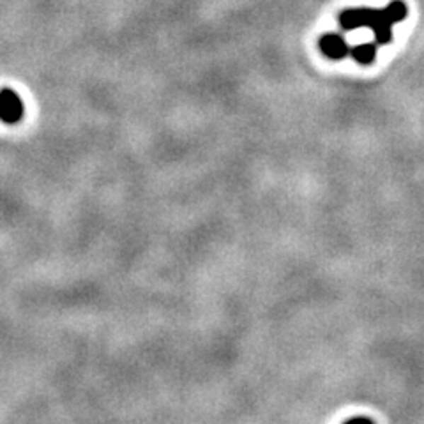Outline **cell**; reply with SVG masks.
<instances>
[{
    "instance_id": "cell-1",
    "label": "cell",
    "mask_w": 424,
    "mask_h": 424,
    "mask_svg": "<svg viewBox=\"0 0 424 424\" xmlns=\"http://www.w3.org/2000/svg\"><path fill=\"white\" fill-rule=\"evenodd\" d=\"M396 20L389 9H368V16H366V27H369L375 34V42L379 46L389 45L393 39V25Z\"/></svg>"
},
{
    "instance_id": "cell-2",
    "label": "cell",
    "mask_w": 424,
    "mask_h": 424,
    "mask_svg": "<svg viewBox=\"0 0 424 424\" xmlns=\"http://www.w3.org/2000/svg\"><path fill=\"white\" fill-rule=\"evenodd\" d=\"M25 105L21 96L14 88H2L0 91V120L6 124H18L23 119Z\"/></svg>"
},
{
    "instance_id": "cell-3",
    "label": "cell",
    "mask_w": 424,
    "mask_h": 424,
    "mask_svg": "<svg viewBox=\"0 0 424 424\" xmlns=\"http://www.w3.org/2000/svg\"><path fill=\"white\" fill-rule=\"evenodd\" d=\"M319 46L323 55L333 60H341L347 55H350V46L347 45V41L340 34L322 35L319 41Z\"/></svg>"
},
{
    "instance_id": "cell-4",
    "label": "cell",
    "mask_w": 424,
    "mask_h": 424,
    "mask_svg": "<svg viewBox=\"0 0 424 424\" xmlns=\"http://www.w3.org/2000/svg\"><path fill=\"white\" fill-rule=\"evenodd\" d=\"M366 16H368V9H366V7H359V9H345L343 13L338 16V21H340L343 30L350 32L359 27H366Z\"/></svg>"
},
{
    "instance_id": "cell-5",
    "label": "cell",
    "mask_w": 424,
    "mask_h": 424,
    "mask_svg": "<svg viewBox=\"0 0 424 424\" xmlns=\"http://www.w3.org/2000/svg\"><path fill=\"white\" fill-rule=\"evenodd\" d=\"M350 57L361 66H368L375 60L377 57V46L369 45V42H365V45H357L352 46L350 48Z\"/></svg>"
}]
</instances>
